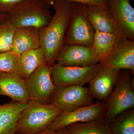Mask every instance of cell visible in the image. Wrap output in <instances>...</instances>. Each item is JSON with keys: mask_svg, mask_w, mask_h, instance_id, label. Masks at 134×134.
<instances>
[{"mask_svg": "<svg viewBox=\"0 0 134 134\" xmlns=\"http://www.w3.org/2000/svg\"><path fill=\"white\" fill-rule=\"evenodd\" d=\"M105 5L115 21L120 37L134 41V8L129 0H106Z\"/></svg>", "mask_w": 134, "mask_h": 134, "instance_id": "cell-11", "label": "cell"}, {"mask_svg": "<svg viewBox=\"0 0 134 134\" xmlns=\"http://www.w3.org/2000/svg\"><path fill=\"white\" fill-rule=\"evenodd\" d=\"M26 0H0V14L8 15Z\"/></svg>", "mask_w": 134, "mask_h": 134, "instance_id": "cell-24", "label": "cell"}, {"mask_svg": "<svg viewBox=\"0 0 134 134\" xmlns=\"http://www.w3.org/2000/svg\"><path fill=\"white\" fill-rule=\"evenodd\" d=\"M105 102L98 101L73 111L62 112L47 127L56 131L77 122H87L104 118L106 112Z\"/></svg>", "mask_w": 134, "mask_h": 134, "instance_id": "cell-8", "label": "cell"}, {"mask_svg": "<svg viewBox=\"0 0 134 134\" xmlns=\"http://www.w3.org/2000/svg\"><path fill=\"white\" fill-rule=\"evenodd\" d=\"M66 128L72 134H112L109 123L104 118L74 123Z\"/></svg>", "mask_w": 134, "mask_h": 134, "instance_id": "cell-19", "label": "cell"}, {"mask_svg": "<svg viewBox=\"0 0 134 134\" xmlns=\"http://www.w3.org/2000/svg\"><path fill=\"white\" fill-rule=\"evenodd\" d=\"M19 56L11 51L0 53V72L16 73Z\"/></svg>", "mask_w": 134, "mask_h": 134, "instance_id": "cell-23", "label": "cell"}, {"mask_svg": "<svg viewBox=\"0 0 134 134\" xmlns=\"http://www.w3.org/2000/svg\"><path fill=\"white\" fill-rule=\"evenodd\" d=\"M49 6L44 0H26L8 14V18L17 28L34 27L40 30L52 17Z\"/></svg>", "mask_w": 134, "mask_h": 134, "instance_id": "cell-4", "label": "cell"}, {"mask_svg": "<svg viewBox=\"0 0 134 134\" xmlns=\"http://www.w3.org/2000/svg\"><path fill=\"white\" fill-rule=\"evenodd\" d=\"M100 66V63L81 67L65 66L56 63L51 66L52 79L56 86H83L93 79Z\"/></svg>", "mask_w": 134, "mask_h": 134, "instance_id": "cell-7", "label": "cell"}, {"mask_svg": "<svg viewBox=\"0 0 134 134\" xmlns=\"http://www.w3.org/2000/svg\"><path fill=\"white\" fill-rule=\"evenodd\" d=\"M17 29L8 19V15L0 20V53L12 50L13 38Z\"/></svg>", "mask_w": 134, "mask_h": 134, "instance_id": "cell-22", "label": "cell"}, {"mask_svg": "<svg viewBox=\"0 0 134 134\" xmlns=\"http://www.w3.org/2000/svg\"><path fill=\"white\" fill-rule=\"evenodd\" d=\"M86 5L89 21L94 31L112 34L120 37L115 21L105 5Z\"/></svg>", "mask_w": 134, "mask_h": 134, "instance_id": "cell-15", "label": "cell"}, {"mask_svg": "<svg viewBox=\"0 0 134 134\" xmlns=\"http://www.w3.org/2000/svg\"><path fill=\"white\" fill-rule=\"evenodd\" d=\"M120 70L100 63L97 73L89 82L88 88L93 98L106 101L115 87Z\"/></svg>", "mask_w": 134, "mask_h": 134, "instance_id": "cell-13", "label": "cell"}, {"mask_svg": "<svg viewBox=\"0 0 134 134\" xmlns=\"http://www.w3.org/2000/svg\"><path fill=\"white\" fill-rule=\"evenodd\" d=\"M133 74L128 70H120L113 90L105 101L106 112L104 117L109 123L113 118L125 110L134 108Z\"/></svg>", "mask_w": 134, "mask_h": 134, "instance_id": "cell-3", "label": "cell"}, {"mask_svg": "<svg viewBox=\"0 0 134 134\" xmlns=\"http://www.w3.org/2000/svg\"><path fill=\"white\" fill-rule=\"evenodd\" d=\"M2 96L22 104H27L30 100L25 80L15 73L0 72V96Z\"/></svg>", "mask_w": 134, "mask_h": 134, "instance_id": "cell-14", "label": "cell"}, {"mask_svg": "<svg viewBox=\"0 0 134 134\" xmlns=\"http://www.w3.org/2000/svg\"><path fill=\"white\" fill-rule=\"evenodd\" d=\"M25 83L30 99L43 104H49L57 87L52 79L51 66L47 63L39 66L25 81Z\"/></svg>", "mask_w": 134, "mask_h": 134, "instance_id": "cell-9", "label": "cell"}, {"mask_svg": "<svg viewBox=\"0 0 134 134\" xmlns=\"http://www.w3.org/2000/svg\"><path fill=\"white\" fill-rule=\"evenodd\" d=\"M40 30L34 27L17 28L12 41V50L20 55L29 50L40 48Z\"/></svg>", "mask_w": 134, "mask_h": 134, "instance_id": "cell-16", "label": "cell"}, {"mask_svg": "<svg viewBox=\"0 0 134 134\" xmlns=\"http://www.w3.org/2000/svg\"><path fill=\"white\" fill-rule=\"evenodd\" d=\"M15 134H18V133H16Z\"/></svg>", "mask_w": 134, "mask_h": 134, "instance_id": "cell-29", "label": "cell"}, {"mask_svg": "<svg viewBox=\"0 0 134 134\" xmlns=\"http://www.w3.org/2000/svg\"><path fill=\"white\" fill-rule=\"evenodd\" d=\"M94 33L88 17L87 5L73 2L72 14L65 34L64 44L81 45L92 47Z\"/></svg>", "mask_w": 134, "mask_h": 134, "instance_id": "cell-5", "label": "cell"}, {"mask_svg": "<svg viewBox=\"0 0 134 134\" xmlns=\"http://www.w3.org/2000/svg\"><path fill=\"white\" fill-rule=\"evenodd\" d=\"M109 125L112 134H134V108L120 113Z\"/></svg>", "mask_w": 134, "mask_h": 134, "instance_id": "cell-20", "label": "cell"}, {"mask_svg": "<svg viewBox=\"0 0 134 134\" xmlns=\"http://www.w3.org/2000/svg\"><path fill=\"white\" fill-rule=\"evenodd\" d=\"M100 59L93 47L81 45L63 44L55 62L69 67H86L99 63Z\"/></svg>", "mask_w": 134, "mask_h": 134, "instance_id": "cell-10", "label": "cell"}, {"mask_svg": "<svg viewBox=\"0 0 134 134\" xmlns=\"http://www.w3.org/2000/svg\"><path fill=\"white\" fill-rule=\"evenodd\" d=\"M27 104L12 101L0 104V134H15L17 122Z\"/></svg>", "mask_w": 134, "mask_h": 134, "instance_id": "cell-17", "label": "cell"}, {"mask_svg": "<svg viewBox=\"0 0 134 134\" xmlns=\"http://www.w3.org/2000/svg\"><path fill=\"white\" fill-rule=\"evenodd\" d=\"M46 3L51 6L53 3L58 0H44ZM72 2L81 3L86 4H94L97 5H105L106 0H65ZM106 6V5H105Z\"/></svg>", "mask_w": 134, "mask_h": 134, "instance_id": "cell-25", "label": "cell"}, {"mask_svg": "<svg viewBox=\"0 0 134 134\" xmlns=\"http://www.w3.org/2000/svg\"><path fill=\"white\" fill-rule=\"evenodd\" d=\"M57 134H72L66 128L61 129L56 131Z\"/></svg>", "mask_w": 134, "mask_h": 134, "instance_id": "cell-27", "label": "cell"}, {"mask_svg": "<svg viewBox=\"0 0 134 134\" xmlns=\"http://www.w3.org/2000/svg\"><path fill=\"white\" fill-rule=\"evenodd\" d=\"M35 134H57V133L56 131H54L47 128L41 132Z\"/></svg>", "mask_w": 134, "mask_h": 134, "instance_id": "cell-26", "label": "cell"}, {"mask_svg": "<svg viewBox=\"0 0 134 134\" xmlns=\"http://www.w3.org/2000/svg\"><path fill=\"white\" fill-rule=\"evenodd\" d=\"M119 37L112 34L95 32L92 47L99 56L100 62L109 55Z\"/></svg>", "mask_w": 134, "mask_h": 134, "instance_id": "cell-21", "label": "cell"}, {"mask_svg": "<svg viewBox=\"0 0 134 134\" xmlns=\"http://www.w3.org/2000/svg\"><path fill=\"white\" fill-rule=\"evenodd\" d=\"M8 15L2 14H0V20L2 19V18H4L5 16H7Z\"/></svg>", "mask_w": 134, "mask_h": 134, "instance_id": "cell-28", "label": "cell"}, {"mask_svg": "<svg viewBox=\"0 0 134 134\" xmlns=\"http://www.w3.org/2000/svg\"><path fill=\"white\" fill-rule=\"evenodd\" d=\"M100 64L117 70L134 72V41L119 37L109 55Z\"/></svg>", "mask_w": 134, "mask_h": 134, "instance_id": "cell-12", "label": "cell"}, {"mask_svg": "<svg viewBox=\"0 0 134 134\" xmlns=\"http://www.w3.org/2000/svg\"><path fill=\"white\" fill-rule=\"evenodd\" d=\"M45 63V54L41 47L29 50L19 55L16 73L26 81L39 66Z\"/></svg>", "mask_w": 134, "mask_h": 134, "instance_id": "cell-18", "label": "cell"}, {"mask_svg": "<svg viewBox=\"0 0 134 134\" xmlns=\"http://www.w3.org/2000/svg\"><path fill=\"white\" fill-rule=\"evenodd\" d=\"M73 2L58 0L53 3L54 14L48 24L40 30V47L44 50L47 64L50 66L64 44V38L72 14Z\"/></svg>", "mask_w": 134, "mask_h": 134, "instance_id": "cell-1", "label": "cell"}, {"mask_svg": "<svg viewBox=\"0 0 134 134\" xmlns=\"http://www.w3.org/2000/svg\"><path fill=\"white\" fill-rule=\"evenodd\" d=\"M93 98L88 88L79 85L57 86L50 97L49 104L62 112L73 111L92 104Z\"/></svg>", "mask_w": 134, "mask_h": 134, "instance_id": "cell-6", "label": "cell"}, {"mask_svg": "<svg viewBox=\"0 0 134 134\" xmlns=\"http://www.w3.org/2000/svg\"><path fill=\"white\" fill-rule=\"evenodd\" d=\"M62 111L52 104H43L30 99L17 122L16 133L35 134L47 128Z\"/></svg>", "mask_w": 134, "mask_h": 134, "instance_id": "cell-2", "label": "cell"}]
</instances>
